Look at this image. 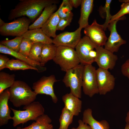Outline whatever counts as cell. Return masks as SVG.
I'll return each mask as SVG.
<instances>
[{
	"mask_svg": "<svg viewBox=\"0 0 129 129\" xmlns=\"http://www.w3.org/2000/svg\"><path fill=\"white\" fill-rule=\"evenodd\" d=\"M9 15V20L23 16H27L33 22L41 14L43 10L50 5L57 4V0H20Z\"/></svg>",
	"mask_w": 129,
	"mask_h": 129,
	"instance_id": "6da1fadb",
	"label": "cell"
},
{
	"mask_svg": "<svg viewBox=\"0 0 129 129\" xmlns=\"http://www.w3.org/2000/svg\"><path fill=\"white\" fill-rule=\"evenodd\" d=\"M10 101L16 108L28 105L35 101L37 94L26 83L16 81L9 89Z\"/></svg>",
	"mask_w": 129,
	"mask_h": 129,
	"instance_id": "7a4b0ae2",
	"label": "cell"
},
{
	"mask_svg": "<svg viewBox=\"0 0 129 129\" xmlns=\"http://www.w3.org/2000/svg\"><path fill=\"white\" fill-rule=\"evenodd\" d=\"M10 109L14 114L12 119L14 127L21 124H23L29 121H36L39 117L44 114L45 111L41 104L39 102L35 101L24 106V110H17L12 108Z\"/></svg>",
	"mask_w": 129,
	"mask_h": 129,
	"instance_id": "3957f363",
	"label": "cell"
},
{
	"mask_svg": "<svg viewBox=\"0 0 129 129\" xmlns=\"http://www.w3.org/2000/svg\"><path fill=\"white\" fill-rule=\"evenodd\" d=\"M84 65L80 64L66 72L62 81L66 87H69L70 93L75 96L81 98V88Z\"/></svg>",
	"mask_w": 129,
	"mask_h": 129,
	"instance_id": "277c9868",
	"label": "cell"
},
{
	"mask_svg": "<svg viewBox=\"0 0 129 129\" xmlns=\"http://www.w3.org/2000/svg\"><path fill=\"white\" fill-rule=\"evenodd\" d=\"M62 70L66 72L80 64L74 48L64 47H57L56 56L53 60Z\"/></svg>",
	"mask_w": 129,
	"mask_h": 129,
	"instance_id": "5b68a950",
	"label": "cell"
},
{
	"mask_svg": "<svg viewBox=\"0 0 129 129\" xmlns=\"http://www.w3.org/2000/svg\"><path fill=\"white\" fill-rule=\"evenodd\" d=\"M31 22L26 16L18 18L0 27V34L4 36H22L28 30Z\"/></svg>",
	"mask_w": 129,
	"mask_h": 129,
	"instance_id": "8992f818",
	"label": "cell"
},
{
	"mask_svg": "<svg viewBox=\"0 0 129 129\" xmlns=\"http://www.w3.org/2000/svg\"><path fill=\"white\" fill-rule=\"evenodd\" d=\"M82 87L84 94L90 97L99 93L96 69L92 64L84 65Z\"/></svg>",
	"mask_w": 129,
	"mask_h": 129,
	"instance_id": "52a82bcc",
	"label": "cell"
},
{
	"mask_svg": "<svg viewBox=\"0 0 129 129\" xmlns=\"http://www.w3.org/2000/svg\"><path fill=\"white\" fill-rule=\"evenodd\" d=\"M58 81L54 75L43 76L33 83L32 88L37 95L45 94L50 96L53 102L56 103L58 99L54 93L53 86Z\"/></svg>",
	"mask_w": 129,
	"mask_h": 129,
	"instance_id": "ba28073f",
	"label": "cell"
},
{
	"mask_svg": "<svg viewBox=\"0 0 129 129\" xmlns=\"http://www.w3.org/2000/svg\"><path fill=\"white\" fill-rule=\"evenodd\" d=\"M125 18L123 16L110 22L108 25L107 28L110 32V34L104 45V48L113 53L117 52L121 45L126 43V41L122 39L118 33L116 29L117 22Z\"/></svg>",
	"mask_w": 129,
	"mask_h": 129,
	"instance_id": "9c48e42d",
	"label": "cell"
},
{
	"mask_svg": "<svg viewBox=\"0 0 129 129\" xmlns=\"http://www.w3.org/2000/svg\"><path fill=\"white\" fill-rule=\"evenodd\" d=\"M96 77L100 95H105L114 89L115 78L108 70L99 68L96 69Z\"/></svg>",
	"mask_w": 129,
	"mask_h": 129,
	"instance_id": "30bf717a",
	"label": "cell"
},
{
	"mask_svg": "<svg viewBox=\"0 0 129 129\" xmlns=\"http://www.w3.org/2000/svg\"><path fill=\"white\" fill-rule=\"evenodd\" d=\"M82 29L79 27L73 32H65L56 35L53 39V43L57 47L64 46L75 48L81 39Z\"/></svg>",
	"mask_w": 129,
	"mask_h": 129,
	"instance_id": "8fae6325",
	"label": "cell"
},
{
	"mask_svg": "<svg viewBox=\"0 0 129 129\" xmlns=\"http://www.w3.org/2000/svg\"><path fill=\"white\" fill-rule=\"evenodd\" d=\"M86 36L81 38L75 48V51L80 64L84 65L92 64L94 62L90 57L89 54L97 46Z\"/></svg>",
	"mask_w": 129,
	"mask_h": 129,
	"instance_id": "7c38bea8",
	"label": "cell"
},
{
	"mask_svg": "<svg viewBox=\"0 0 129 129\" xmlns=\"http://www.w3.org/2000/svg\"><path fill=\"white\" fill-rule=\"evenodd\" d=\"M95 49L97 55L94 62L99 68L108 70L113 69L118 59L117 56L102 46H97Z\"/></svg>",
	"mask_w": 129,
	"mask_h": 129,
	"instance_id": "4fadbf2b",
	"label": "cell"
},
{
	"mask_svg": "<svg viewBox=\"0 0 129 129\" xmlns=\"http://www.w3.org/2000/svg\"><path fill=\"white\" fill-rule=\"evenodd\" d=\"M104 31L102 25L98 23L95 19L91 25L84 28V33L97 46L102 47L108 39Z\"/></svg>",
	"mask_w": 129,
	"mask_h": 129,
	"instance_id": "5bb4252c",
	"label": "cell"
},
{
	"mask_svg": "<svg viewBox=\"0 0 129 129\" xmlns=\"http://www.w3.org/2000/svg\"><path fill=\"white\" fill-rule=\"evenodd\" d=\"M10 92L7 89L0 94V126L7 124L10 119L11 110L9 108L8 102L9 99Z\"/></svg>",
	"mask_w": 129,
	"mask_h": 129,
	"instance_id": "9a60e30c",
	"label": "cell"
},
{
	"mask_svg": "<svg viewBox=\"0 0 129 129\" xmlns=\"http://www.w3.org/2000/svg\"><path fill=\"white\" fill-rule=\"evenodd\" d=\"M62 99L65 108L74 116L79 115L81 111L82 104V101L79 98L70 93L63 96Z\"/></svg>",
	"mask_w": 129,
	"mask_h": 129,
	"instance_id": "2e32d148",
	"label": "cell"
},
{
	"mask_svg": "<svg viewBox=\"0 0 129 129\" xmlns=\"http://www.w3.org/2000/svg\"><path fill=\"white\" fill-rule=\"evenodd\" d=\"M0 52L1 53L11 55L17 59L23 61L32 66L36 68L38 70L39 72H43L46 69V68L42 66L39 63L33 61L18 52L9 49L0 43Z\"/></svg>",
	"mask_w": 129,
	"mask_h": 129,
	"instance_id": "e0dca14e",
	"label": "cell"
},
{
	"mask_svg": "<svg viewBox=\"0 0 129 129\" xmlns=\"http://www.w3.org/2000/svg\"><path fill=\"white\" fill-rule=\"evenodd\" d=\"M22 36L23 38L31 40L33 43H53V39L46 35L41 28L28 30Z\"/></svg>",
	"mask_w": 129,
	"mask_h": 129,
	"instance_id": "ac0fdd59",
	"label": "cell"
},
{
	"mask_svg": "<svg viewBox=\"0 0 129 129\" xmlns=\"http://www.w3.org/2000/svg\"><path fill=\"white\" fill-rule=\"evenodd\" d=\"M82 120L91 127V129H110L109 124L105 120L98 121L95 119L92 115V111L90 108L84 111Z\"/></svg>",
	"mask_w": 129,
	"mask_h": 129,
	"instance_id": "d6986e66",
	"label": "cell"
},
{
	"mask_svg": "<svg viewBox=\"0 0 129 129\" xmlns=\"http://www.w3.org/2000/svg\"><path fill=\"white\" fill-rule=\"evenodd\" d=\"M57 6L56 4H52L46 7L37 19L29 27V30L41 28L51 15L56 11Z\"/></svg>",
	"mask_w": 129,
	"mask_h": 129,
	"instance_id": "ffe728a7",
	"label": "cell"
},
{
	"mask_svg": "<svg viewBox=\"0 0 129 129\" xmlns=\"http://www.w3.org/2000/svg\"><path fill=\"white\" fill-rule=\"evenodd\" d=\"M93 0H82L80 16L78 21L79 27L81 29L89 25L88 18L93 10Z\"/></svg>",
	"mask_w": 129,
	"mask_h": 129,
	"instance_id": "44dd1931",
	"label": "cell"
},
{
	"mask_svg": "<svg viewBox=\"0 0 129 129\" xmlns=\"http://www.w3.org/2000/svg\"><path fill=\"white\" fill-rule=\"evenodd\" d=\"M60 19L57 10L51 15L41 28L42 29L48 37L54 38L57 35L56 32Z\"/></svg>",
	"mask_w": 129,
	"mask_h": 129,
	"instance_id": "7402d4cb",
	"label": "cell"
},
{
	"mask_svg": "<svg viewBox=\"0 0 129 129\" xmlns=\"http://www.w3.org/2000/svg\"><path fill=\"white\" fill-rule=\"evenodd\" d=\"M52 121L48 115L44 114L29 126L23 128L17 127L16 129H53Z\"/></svg>",
	"mask_w": 129,
	"mask_h": 129,
	"instance_id": "603a6c76",
	"label": "cell"
},
{
	"mask_svg": "<svg viewBox=\"0 0 129 129\" xmlns=\"http://www.w3.org/2000/svg\"><path fill=\"white\" fill-rule=\"evenodd\" d=\"M57 47L53 43L44 44L42 48L40 63L43 67L48 61L53 60L55 57Z\"/></svg>",
	"mask_w": 129,
	"mask_h": 129,
	"instance_id": "cb8c5ba5",
	"label": "cell"
},
{
	"mask_svg": "<svg viewBox=\"0 0 129 129\" xmlns=\"http://www.w3.org/2000/svg\"><path fill=\"white\" fill-rule=\"evenodd\" d=\"M5 68L11 70L32 69L39 72L38 70L36 68L17 59L10 60L7 63Z\"/></svg>",
	"mask_w": 129,
	"mask_h": 129,
	"instance_id": "d4e9b609",
	"label": "cell"
},
{
	"mask_svg": "<svg viewBox=\"0 0 129 129\" xmlns=\"http://www.w3.org/2000/svg\"><path fill=\"white\" fill-rule=\"evenodd\" d=\"M15 74H10L4 72L0 73V94L5 90L10 88L15 81Z\"/></svg>",
	"mask_w": 129,
	"mask_h": 129,
	"instance_id": "484cf974",
	"label": "cell"
},
{
	"mask_svg": "<svg viewBox=\"0 0 129 129\" xmlns=\"http://www.w3.org/2000/svg\"><path fill=\"white\" fill-rule=\"evenodd\" d=\"M74 116L66 108H63L59 119L60 125L58 129H68L69 125L72 123Z\"/></svg>",
	"mask_w": 129,
	"mask_h": 129,
	"instance_id": "4316f807",
	"label": "cell"
},
{
	"mask_svg": "<svg viewBox=\"0 0 129 129\" xmlns=\"http://www.w3.org/2000/svg\"><path fill=\"white\" fill-rule=\"evenodd\" d=\"M73 7L70 5L69 0H63L58 9V15L60 19L73 17L71 11Z\"/></svg>",
	"mask_w": 129,
	"mask_h": 129,
	"instance_id": "83f0119b",
	"label": "cell"
},
{
	"mask_svg": "<svg viewBox=\"0 0 129 129\" xmlns=\"http://www.w3.org/2000/svg\"><path fill=\"white\" fill-rule=\"evenodd\" d=\"M43 44L40 43H33L28 57L33 61L40 63L42 48Z\"/></svg>",
	"mask_w": 129,
	"mask_h": 129,
	"instance_id": "f1b7e54d",
	"label": "cell"
},
{
	"mask_svg": "<svg viewBox=\"0 0 129 129\" xmlns=\"http://www.w3.org/2000/svg\"><path fill=\"white\" fill-rule=\"evenodd\" d=\"M23 38L22 36L16 37L15 38L11 40L1 41L0 43L9 49L18 52L20 46Z\"/></svg>",
	"mask_w": 129,
	"mask_h": 129,
	"instance_id": "f546056e",
	"label": "cell"
},
{
	"mask_svg": "<svg viewBox=\"0 0 129 129\" xmlns=\"http://www.w3.org/2000/svg\"><path fill=\"white\" fill-rule=\"evenodd\" d=\"M111 1V0H106L104 6L100 7L99 10V14L102 17L104 13L105 12L106 13V20L104 23L102 24L105 31L107 28L112 16L110 13V5Z\"/></svg>",
	"mask_w": 129,
	"mask_h": 129,
	"instance_id": "4dcf8cb0",
	"label": "cell"
},
{
	"mask_svg": "<svg viewBox=\"0 0 129 129\" xmlns=\"http://www.w3.org/2000/svg\"><path fill=\"white\" fill-rule=\"evenodd\" d=\"M33 43L31 40L23 38L18 52L25 56L28 57Z\"/></svg>",
	"mask_w": 129,
	"mask_h": 129,
	"instance_id": "1f68e13d",
	"label": "cell"
},
{
	"mask_svg": "<svg viewBox=\"0 0 129 129\" xmlns=\"http://www.w3.org/2000/svg\"><path fill=\"white\" fill-rule=\"evenodd\" d=\"M127 14H129V2L122 4L120 10L116 14L112 16L110 22L118 19Z\"/></svg>",
	"mask_w": 129,
	"mask_h": 129,
	"instance_id": "d6a6232c",
	"label": "cell"
},
{
	"mask_svg": "<svg viewBox=\"0 0 129 129\" xmlns=\"http://www.w3.org/2000/svg\"><path fill=\"white\" fill-rule=\"evenodd\" d=\"M72 18L73 17L60 19L57 26V30H64L66 27L70 25Z\"/></svg>",
	"mask_w": 129,
	"mask_h": 129,
	"instance_id": "836d02e7",
	"label": "cell"
},
{
	"mask_svg": "<svg viewBox=\"0 0 129 129\" xmlns=\"http://www.w3.org/2000/svg\"><path fill=\"white\" fill-rule=\"evenodd\" d=\"M121 71L124 76L129 79V59L126 60L122 65Z\"/></svg>",
	"mask_w": 129,
	"mask_h": 129,
	"instance_id": "e575fe53",
	"label": "cell"
},
{
	"mask_svg": "<svg viewBox=\"0 0 129 129\" xmlns=\"http://www.w3.org/2000/svg\"><path fill=\"white\" fill-rule=\"evenodd\" d=\"M10 60L6 56L0 54V70L6 68V65Z\"/></svg>",
	"mask_w": 129,
	"mask_h": 129,
	"instance_id": "d590c367",
	"label": "cell"
},
{
	"mask_svg": "<svg viewBox=\"0 0 129 129\" xmlns=\"http://www.w3.org/2000/svg\"><path fill=\"white\" fill-rule=\"evenodd\" d=\"M78 123L79 125L77 127H73L71 129H91L90 126L84 123L81 120L79 119Z\"/></svg>",
	"mask_w": 129,
	"mask_h": 129,
	"instance_id": "8d00e7d4",
	"label": "cell"
},
{
	"mask_svg": "<svg viewBox=\"0 0 129 129\" xmlns=\"http://www.w3.org/2000/svg\"><path fill=\"white\" fill-rule=\"evenodd\" d=\"M82 0H69V3L72 7L77 8L81 5Z\"/></svg>",
	"mask_w": 129,
	"mask_h": 129,
	"instance_id": "74e56055",
	"label": "cell"
},
{
	"mask_svg": "<svg viewBox=\"0 0 129 129\" xmlns=\"http://www.w3.org/2000/svg\"><path fill=\"white\" fill-rule=\"evenodd\" d=\"M97 55V53L96 50H91L89 54L90 57L94 61L95 59L96 58Z\"/></svg>",
	"mask_w": 129,
	"mask_h": 129,
	"instance_id": "f35d334b",
	"label": "cell"
},
{
	"mask_svg": "<svg viewBox=\"0 0 129 129\" xmlns=\"http://www.w3.org/2000/svg\"><path fill=\"white\" fill-rule=\"evenodd\" d=\"M126 124L129 125V111L127 113L125 119Z\"/></svg>",
	"mask_w": 129,
	"mask_h": 129,
	"instance_id": "ab89813d",
	"label": "cell"
},
{
	"mask_svg": "<svg viewBox=\"0 0 129 129\" xmlns=\"http://www.w3.org/2000/svg\"><path fill=\"white\" fill-rule=\"evenodd\" d=\"M5 23L1 18H0V27L3 25Z\"/></svg>",
	"mask_w": 129,
	"mask_h": 129,
	"instance_id": "60d3db41",
	"label": "cell"
},
{
	"mask_svg": "<svg viewBox=\"0 0 129 129\" xmlns=\"http://www.w3.org/2000/svg\"><path fill=\"white\" fill-rule=\"evenodd\" d=\"M120 2H122L123 3H126L129 2V0H119Z\"/></svg>",
	"mask_w": 129,
	"mask_h": 129,
	"instance_id": "b9f144b4",
	"label": "cell"
},
{
	"mask_svg": "<svg viewBox=\"0 0 129 129\" xmlns=\"http://www.w3.org/2000/svg\"><path fill=\"white\" fill-rule=\"evenodd\" d=\"M124 129H129V125L126 124Z\"/></svg>",
	"mask_w": 129,
	"mask_h": 129,
	"instance_id": "7bdbcfd3",
	"label": "cell"
}]
</instances>
